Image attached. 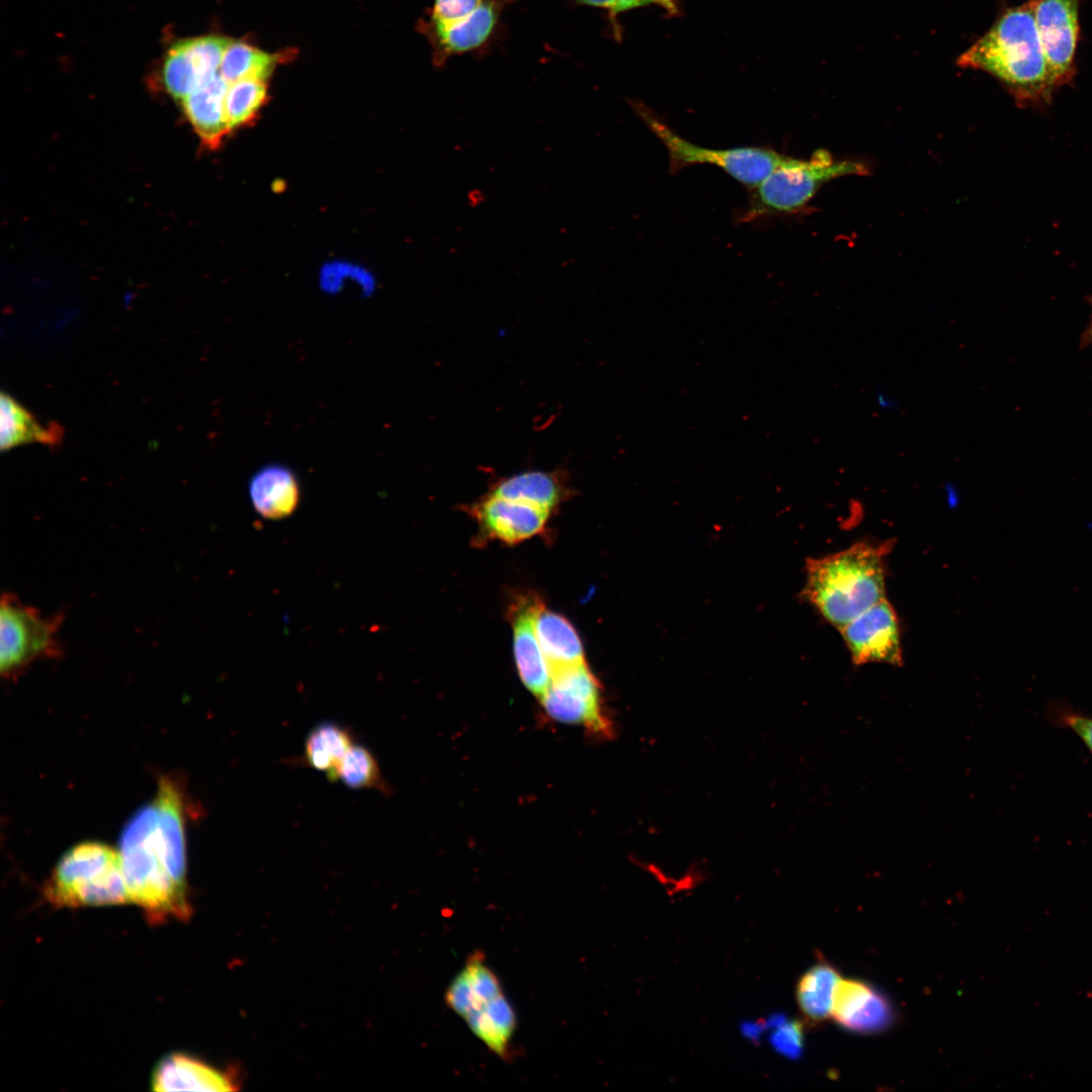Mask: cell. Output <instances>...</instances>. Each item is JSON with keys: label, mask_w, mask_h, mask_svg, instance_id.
I'll use <instances>...</instances> for the list:
<instances>
[{"label": "cell", "mask_w": 1092, "mask_h": 1092, "mask_svg": "<svg viewBox=\"0 0 1092 1092\" xmlns=\"http://www.w3.org/2000/svg\"><path fill=\"white\" fill-rule=\"evenodd\" d=\"M183 799L177 785L163 779L154 800L122 830L119 854L129 902L152 922L185 920L186 893Z\"/></svg>", "instance_id": "6da1fadb"}, {"label": "cell", "mask_w": 1092, "mask_h": 1092, "mask_svg": "<svg viewBox=\"0 0 1092 1092\" xmlns=\"http://www.w3.org/2000/svg\"><path fill=\"white\" fill-rule=\"evenodd\" d=\"M1036 1L1006 9L957 61L995 77L1019 105L1049 103L1057 89L1035 24Z\"/></svg>", "instance_id": "7a4b0ae2"}, {"label": "cell", "mask_w": 1092, "mask_h": 1092, "mask_svg": "<svg viewBox=\"0 0 1092 1092\" xmlns=\"http://www.w3.org/2000/svg\"><path fill=\"white\" fill-rule=\"evenodd\" d=\"M893 542H857L810 558L804 597L837 630L886 599L885 558Z\"/></svg>", "instance_id": "3957f363"}, {"label": "cell", "mask_w": 1092, "mask_h": 1092, "mask_svg": "<svg viewBox=\"0 0 1092 1092\" xmlns=\"http://www.w3.org/2000/svg\"><path fill=\"white\" fill-rule=\"evenodd\" d=\"M44 896L58 907L111 906L129 902L119 852L107 844L80 843L58 861Z\"/></svg>", "instance_id": "277c9868"}, {"label": "cell", "mask_w": 1092, "mask_h": 1092, "mask_svg": "<svg viewBox=\"0 0 1092 1092\" xmlns=\"http://www.w3.org/2000/svg\"><path fill=\"white\" fill-rule=\"evenodd\" d=\"M445 1002L493 1054L509 1058L517 1018L483 953L468 957L447 988Z\"/></svg>", "instance_id": "5b68a950"}, {"label": "cell", "mask_w": 1092, "mask_h": 1092, "mask_svg": "<svg viewBox=\"0 0 1092 1092\" xmlns=\"http://www.w3.org/2000/svg\"><path fill=\"white\" fill-rule=\"evenodd\" d=\"M868 168L852 161L835 160L825 150L810 159L786 157L757 186L751 189L743 221L801 210L826 182L851 175H866Z\"/></svg>", "instance_id": "8992f818"}, {"label": "cell", "mask_w": 1092, "mask_h": 1092, "mask_svg": "<svg viewBox=\"0 0 1092 1092\" xmlns=\"http://www.w3.org/2000/svg\"><path fill=\"white\" fill-rule=\"evenodd\" d=\"M633 107L642 121L665 147L671 172L692 165H713L752 189L787 157L768 148L709 149L701 147L677 134L645 105L636 103Z\"/></svg>", "instance_id": "52a82bcc"}, {"label": "cell", "mask_w": 1092, "mask_h": 1092, "mask_svg": "<svg viewBox=\"0 0 1092 1092\" xmlns=\"http://www.w3.org/2000/svg\"><path fill=\"white\" fill-rule=\"evenodd\" d=\"M61 614L43 615L23 604L15 595L5 593L0 603V670L3 676L20 673L38 658H57L62 654L58 634Z\"/></svg>", "instance_id": "ba28073f"}, {"label": "cell", "mask_w": 1092, "mask_h": 1092, "mask_svg": "<svg viewBox=\"0 0 1092 1092\" xmlns=\"http://www.w3.org/2000/svg\"><path fill=\"white\" fill-rule=\"evenodd\" d=\"M540 700L544 712L552 720L582 725L602 736L611 732L599 680L585 662L553 672Z\"/></svg>", "instance_id": "9c48e42d"}, {"label": "cell", "mask_w": 1092, "mask_h": 1092, "mask_svg": "<svg viewBox=\"0 0 1092 1092\" xmlns=\"http://www.w3.org/2000/svg\"><path fill=\"white\" fill-rule=\"evenodd\" d=\"M229 38L207 34L175 42L161 71L163 88L180 102L219 73Z\"/></svg>", "instance_id": "30bf717a"}, {"label": "cell", "mask_w": 1092, "mask_h": 1092, "mask_svg": "<svg viewBox=\"0 0 1092 1092\" xmlns=\"http://www.w3.org/2000/svg\"><path fill=\"white\" fill-rule=\"evenodd\" d=\"M838 631L853 664L902 665L899 621L887 599L862 612Z\"/></svg>", "instance_id": "8fae6325"}, {"label": "cell", "mask_w": 1092, "mask_h": 1092, "mask_svg": "<svg viewBox=\"0 0 1092 1092\" xmlns=\"http://www.w3.org/2000/svg\"><path fill=\"white\" fill-rule=\"evenodd\" d=\"M1034 18L1046 64L1058 89L1070 83L1076 72L1078 0H1037Z\"/></svg>", "instance_id": "7c38bea8"}, {"label": "cell", "mask_w": 1092, "mask_h": 1092, "mask_svg": "<svg viewBox=\"0 0 1092 1092\" xmlns=\"http://www.w3.org/2000/svg\"><path fill=\"white\" fill-rule=\"evenodd\" d=\"M465 511L476 522L478 542L498 541L508 545L542 534L551 514L539 507L490 493L467 506Z\"/></svg>", "instance_id": "4fadbf2b"}, {"label": "cell", "mask_w": 1092, "mask_h": 1092, "mask_svg": "<svg viewBox=\"0 0 1092 1092\" xmlns=\"http://www.w3.org/2000/svg\"><path fill=\"white\" fill-rule=\"evenodd\" d=\"M512 0H483L469 15L459 20L441 23L428 20L424 31L433 48L436 65L452 56L476 50L492 36L504 7Z\"/></svg>", "instance_id": "5bb4252c"}, {"label": "cell", "mask_w": 1092, "mask_h": 1092, "mask_svg": "<svg viewBox=\"0 0 1092 1092\" xmlns=\"http://www.w3.org/2000/svg\"><path fill=\"white\" fill-rule=\"evenodd\" d=\"M540 598L533 593L517 595L509 606L513 628V650L519 676L535 696L549 687L552 673L540 646L534 616Z\"/></svg>", "instance_id": "9a60e30c"}, {"label": "cell", "mask_w": 1092, "mask_h": 1092, "mask_svg": "<svg viewBox=\"0 0 1092 1092\" xmlns=\"http://www.w3.org/2000/svg\"><path fill=\"white\" fill-rule=\"evenodd\" d=\"M831 1016L849 1031L875 1033L891 1025L894 1010L889 1000L864 981L840 979Z\"/></svg>", "instance_id": "2e32d148"}, {"label": "cell", "mask_w": 1092, "mask_h": 1092, "mask_svg": "<svg viewBox=\"0 0 1092 1092\" xmlns=\"http://www.w3.org/2000/svg\"><path fill=\"white\" fill-rule=\"evenodd\" d=\"M155 1091H229L235 1082L225 1073L184 1054L163 1058L152 1075Z\"/></svg>", "instance_id": "e0dca14e"}, {"label": "cell", "mask_w": 1092, "mask_h": 1092, "mask_svg": "<svg viewBox=\"0 0 1092 1092\" xmlns=\"http://www.w3.org/2000/svg\"><path fill=\"white\" fill-rule=\"evenodd\" d=\"M488 493L524 502L551 513L566 502L573 491L561 471L529 470L495 480Z\"/></svg>", "instance_id": "ac0fdd59"}, {"label": "cell", "mask_w": 1092, "mask_h": 1092, "mask_svg": "<svg viewBox=\"0 0 1092 1092\" xmlns=\"http://www.w3.org/2000/svg\"><path fill=\"white\" fill-rule=\"evenodd\" d=\"M228 87L218 73L181 101L188 121L209 149H216L230 131L224 113Z\"/></svg>", "instance_id": "d6986e66"}, {"label": "cell", "mask_w": 1092, "mask_h": 1092, "mask_svg": "<svg viewBox=\"0 0 1092 1092\" xmlns=\"http://www.w3.org/2000/svg\"><path fill=\"white\" fill-rule=\"evenodd\" d=\"M534 625L551 673L585 662L583 646L573 625L563 615L548 609L541 598Z\"/></svg>", "instance_id": "ffe728a7"}, {"label": "cell", "mask_w": 1092, "mask_h": 1092, "mask_svg": "<svg viewBox=\"0 0 1092 1092\" xmlns=\"http://www.w3.org/2000/svg\"><path fill=\"white\" fill-rule=\"evenodd\" d=\"M249 493L253 508L265 519L286 518L299 503V485L295 475L280 465L259 470L251 479Z\"/></svg>", "instance_id": "44dd1931"}, {"label": "cell", "mask_w": 1092, "mask_h": 1092, "mask_svg": "<svg viewBox=\"0 0 1092 1092\" xmlns=\"http://www.w3.org/2000/svg\"><path fill=\"white\" fill-rule=\"evenodd\" d=\"M63 430L57 425L42 426L33 415L11 395L0 394L1 451L29 444L56 446L61 443Z\"/></svg>", "instance_id": "7402d4cb"}, {"label": "cell", "mask_w": 1092, "mask_h": 1092, "mask_svg": "<svg viewBox=\"0 0 1092 1092\" xmlns=\"http://www.w3.org/2000/svg\"><path fill=\"white\" fill-rule=\"evenodd\" d=\"M840 979L838 971L825 962L815 964L802 975L796 998L807 1020L819 1023L832 1015L834 993Z\"/></svg>", "instance_id": "603a6c76"}, {"label": "cell", "mask_w": 1092, "mask_h": 1092, "mask_svg": "<svg viewBox=\"0 0 1092 1092\" xmlns=\"http://www.w3.org/2000/svg\"><path fill=\"white\" fill-rule=\"evenodd\" d=\"M353 744V735L348 728L334 722H322L306 737L305 760L309 766L336 781L341 761Z\"/></svg>", "instance_id": "cb8c5ba5"}, {"label": "cell", "mask_w": 1092, "mask_h": 1092, "mask_svg": "<svg viewBox=\"0 0 1092 1092\" xmlns=\"http://www.w3.org/2000/svg\"><path fill=\"white\" fill-rule=\"evenodd\" d=\"M277 59L245 41L230 39L222 54L219 73L228 83L247 78L267 80Z\"/></svg>", "instance_id": "d4e9b609"}, {"label": "cell", "mask_w": 1092, "mask_h": 1092, "mask_svg": "<svg viewBox=\"0 0 1092 1092\" xmlns=\"http://www.w3.org/2000/svg\"><path fill=\"white\" fill-rule=\"evenodd\" d=\"M266 80L247 78L233 83L224 97V113L230 130L252 121L267 100Z\"/></svg>", "instance_id": "484cf974"}, {"label": "cell", "mask_w": 1092, "mask_h": 1092, "mask_svg": "<svg viewBox=\"0 0 1092 1092\" xmlns=\"http://www.w3.org/2000/svg\"><path fill=\"white\" fill-rule=\"evenodd\" d=\"M337 780L353 789L387 792L377 760L365 746L356 743L342 759Z\"/></svg>", "instance_id": "4316f807"}, {"label": "cell", "mask_w": 1092, "mask_h": 1092, "mask_svg": "<svg viewBox=\"0 0 1092 1092\" xmlns=\"http://www.w3.org/2000/svg\"><path fill=\"white\" fill-rule=\"evenodd\" d=\"M1050 712L1058 725L1072 730L1092 752V716L1061 704L1053 705Z\"/></svg>", "instance_id": "83f0119b"}, {"label": "cell", "mask_w": 1092, "mask_h": 1092, "mask_svg": "<svg viewBox=\"0 0 1092 1092\" xmlns=\"http://www.w3.org/2000/svg\"><path fill=\"white\" fill-rule=\"evenodd\" d=\"M483 0H435L429 20L448 23L471 14Z\"/></svg>", "instance_id": "f1b7e54d"}, {"label": "cell", "mask_w": 1092, "mask_h": 1092, "mask_svg": "<svg viewBox=\"0 0 1092 1092\" xmlns=\"http://www.w3.org/2000/svg\"><path fill=\"white\" fill-rule=\"evenodd\" d=\"M577 2L599 7L609 10L613 15L620 12L639 8L642 6L656 4L659 5L671 13L677 12V5L675 0H576Z\"/></svg>", "instance_id": "f546056e"}, {"label": "cell", "mask_w": 1092, "mask_h": 1092, "mask_svg": "<svg viewBox=\"0 0 1092 1092\" xmlns=\"http://www.w3.org/2000/svg\"><path fill=\"white\" fill-rule=\"evenodd\" d=\"M801 1035L800 1025L792 1023L780 1031L777 1042L783 1051L794 1054L801 1049Z\"/></svg>", "instance_id": "4dcf8cb0"}, {"label": "cell", "mask_w": 1092, "mask_h": 1092, "mask_svg": "<svg viewBox=\"0 0 1092 1092\" xmlns=\"http://www.w3.org/2000/svg\"><path fill=\"white\" fill-rule=\"evenodd\" d=\"M877 403L884 410L897 411L898 403L895 399L882 390H878L876 393Z\"/></svg>", "instance_id": "1f68e13d"}, {"label": "cell", "mask_w": 1092, "mask_h": 1092, "mask_svg": "<svg viewBox=\"0 0 1092 1092\" xmlns=\"http://www.w3.org/2000/svg\"><path fill=\"white\" fill-rule=\"evenodd\" d=\"M1091 302H1092V300H1091Z\"/></svg>", "instance_id": "d6a6232c"}]
</instances>
